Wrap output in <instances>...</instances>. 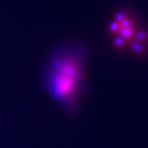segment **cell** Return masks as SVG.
<instances>
[{"label": "cell", "instance_id": "6da1fadb", "mask_svg": "<svg viewBox=\"0 0 148 148\" xmlns=\"http://www.w3.org/2000/svg\"><path fill=\"white\" fill-rule=\"evenodd\" d=\"M84 60L81 47L62 45L49 58L44 71L47 93L69 114L79 109L84 86Z\"/></svg>", "mask_w": 148, "mask_h": 148}]
</instances>
